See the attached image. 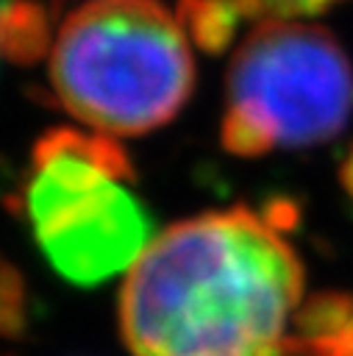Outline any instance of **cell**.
I'll return each mask as SVG.
<instances>
[{"instance_id":"obj_4","label":"cell","mask_w":353,"mask_h":356,"mask_svg":"<svg viewBox=\"0 0 353 356\" xmlns=\"http://www.w3.org/2000/svg\"><path fill=\"white\" fill-rule=\"evenodd\" d=\"M353 114V67L322 25L267 17L228 70L222 145L233 156L334 139Z\"/></svg>"},{"instance_id":"obj_11","label":"cell","mask_w":353,"mask_h":356,"mask_svg":"<svg viewBox=\"0 0 353 356\" xmlns=\"http://www.w3.org/2000/svg\"><path fill=\"white\" fill-rule=\"evenodd\" d=\"M272 356H325L322 348L303 337H284Z\"/></svg>"},{"instance_id":"obj_10","label":"cell","mask_w":353,"mask_h":356,"mask_svg":"<svg viewBox=\"0 0 353 356\" xmlns=\"http://www.w3.org/2000/svg\"><path fill=\"white\" fill-rule=\"evenodd\" d=\"M261 220H264L267 225H272V228L281 234V231H286V228H295V222H297V206H295L292 200H272V203H267V209L261 211Z\"/></svg>"},{"instance_id":"obj_6","label":"cell","mask_w":353,"mask_h":356,"mask_svg":"<svg viewBox=\"0 0 353 356\" xmlns=\"http://www.w3.org/2000/svg\"><path fill=\"white\" fill-rule=\"evenodd\" d=\"M242 11L233 0H181L178 22L186 31V39L206 53H222L236 33Z\"/></svg>"},{"instance_id":"obj_2","label":"cell","mask_w":353,"mask_h":356,"mask_svg":"<svg viewBox=\"0 0 353 356\" xmlns=\"http://www.w3.org/2000/svg\"><path fill=\"white\" fill-rule=\"evenodd\" d=\"M50 83L81 122L108 136H139L183 108L195 61L178 17L161 3L92 0L58 28Z\"/></svg>"},{"instance_id":"obj_13","label":"cell","mask_w":353,"mask_h":356,"mask_svg":"<svg viewBox=\"0 0 353 356\" xmlns=\"http://www.w3.org/2000/svg\"><path fill=\"white\" fill-rule=\"evenodd\" d=\"M342 186H345L347 195L353 197V147H350V153H347V159H345V164H342Z\"/></svg>"},{"instance_id":"obj_7","label":"cell","mask_w":353,"mask_h":356,"mask_svg":"<svg viewBox=\"0 0 353 356\" xmlns=\"http://www.w3.org/2000/svg\"><path fill=\"white\" fill-rule=\"evenodd\" d=\"M347 325H353V295L347 292H320L295 312L297 337L311 342H325Z\"/></svg>"},{"instance_id":"obj_9","label":"cell","mask_w":353,"mask_h":356,"mask_svg":"<svg viewBox=\"0 0 353 356\" xmlns=\"http://www.w3.org/2000/svg\"><path fill=\"white\" fill-rule=\"evenodd\" d=\"M25 323V306H22V284L17 273L6 264H0V328L17 331Z\"/></svg>"},{"instance_id":"obj_1","label":"cell","mask_w":353,"mask_h":356,"mask_svg":"<svg viewBox=\"0 0 353 356\" xmlns=\"http://www.w3.org/2000/svg\"><path fill=\"white\" fill-rule=\"evenodd\" d=\"M303 267L247 209L181 220L131 264L120 325L133 356H272Z\"/></svg>"},{"instance_id":"obj_5","label":"cell","mask_w":353,"mask_h":356,"mask_svg":"<svg viewBox=\"0 0 353 356\" xmlns=\"http://www.w3.org/2000/svg\"><path fill=\"white\" fill-rule=\"evenodd\" d=\"M50 42V22L42 6L14 0L0 8V53L11 61H36Z\"/></svg>"},{"instance_id":"obj_3","label":"cell","mask_w":353,"mask_h":356,"mask_svg":"<svg viewBox=\"0 0 353 356\" xmlns=\"http://www.w3.org/2000/svg\"><path fill=\"white\" fill-rule=\"evenodd\" d=\"M131 178L108 134L53 128L33 145L25 209L42 253L67 281H106L147 248L150 217L120 184Z\"/></svg>"},{"instance_id":"obj_12","label":"cell","mask_w":353,"mask_h":356,"mask_svg":"<svg viewBox=\"0 0 353 356\" xmlns=\"http://www.w3.org/2000/svg\"><path fill=\"white\" fill-rule=\"evenodd\" d=\"M322 348L325 356H353V325H347L342 334L325 339V342H317Z\"/></svg>"},{"instance_id":"obj_8","label":"cell","mask_w":353,"mask_h":356,"mask_svg":"<svg viewBox=\"0 0 353 356\" xmlns=\"http://www.w3.org/2000/svg\"><path fill=\"white\" fill-rule=\"evenodd\" d=\"M242 17L250 19H267V17H300V14H317L334 0H233Z\"/></svg>"}]
</instances>
